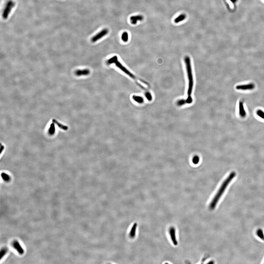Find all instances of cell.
<instances>
[{
	"label": "cell",
	"mask_w": 264,
	"mask_h": 264,
	"mask_svg": "<svg viewBox=\"0 0 264 264\" xmlns=\"http://www.w3.org/2000/svg\"><path fill=\"white\" fill-rule=\"evenodd\" d=\"M116 66H117L118 68H119L120 69L121 71H123V72L126 74L127 75H128V76L131 77L132 78L134 79V80H139L140 81L142 82V83H144L145 84H147L148 85V83L146 81H144L142 79H141L138 78H137L135 76H134L133 73H132L130 71H128L127 69L124 66L122 65V64L121 63H120L119 62V61H117L116 63H115Z\"/></svg>",
	"instance_id": "3957f363"
},
{
	"label": "cell",
	"mask_w": 264,
	"mask_h": 264,
	"mask_svg": "<svg viewBox=\"0 0 264 264\" xmlns=\"http://www.w3.org/2000/svg\"><path fill=\"white\" fill-rule=\"evenodd\" d=\"M239 114L240 116L242 118L245 117L246 116V113L244 107V103L240 101L239 104Z\"/></svg>",
	"instance_id": "8fae6325"
},
{
	"label": "cell",
	"mask_w": 264,
	"mask_h": 264,
	"mask_svg": "<svg viewBox=\"0 0 264 264\" xmlns=\"http://www.w3.org/2000/svg\"><path fill=\"white\" fill-rule=\"evenodd\" d=\"M136 83L137 84V85L140 87L141 88L142 90H144V93H145V96H146V98L148 99V100L149 101H151L152 99V96L151 94V93L146 89L145 87H144L143 86L140 84L139 83H138L137 81H136Z\"/></svg>",
	"instance_id": "30bf717a"
},
{
	"label": "cell",
	"mask_w": 264,
	"mask_h": 264,
	"mask_svg": "<svg viewBox=\"0 0 264 264\" xmlns=\"http://www.w3.org/2000/svg\"><path fill=\"white\" fill-rule=\"evenodd\" d=\"M236 176V172H232L230 173V174L229 175L227 178L224 180L210 203V205H209V208L210 209L212 210L215 209L218 201L224 193L227 186Z\"/></svg>",
	"instance_id": "6da1fadb"
},
{
	"label": "cell",
	"mask_w": 264,
	"mask_h": 264,
	"mask_svg": "<svg viewBox=\"0 0 264 264\" xmlns=\"http://www.w3.org/2000/svg\"><path fill=\"white\" fill-rule=\"evenodd\" d=\"M90 72L88 69H78L75 72V74L77 76H87L90 74Z\"/></svg>",
	"instance_id": "9c48e42d"
},
{
	"label": "cell",
	"mask_w": 264,
	"mask_h": 264,
	"mask_svg": "<svg viewBox=\"0 0 264 264\" xmlns=\"http://www.w3.org/2000/svg\"><path fill=\"white\" fill-rule=\"evenodd\" d=\"M109 30L108 28H104L102 29L101 31L99 32L97 34L92 37L91 41L93 43H95L102 38L105 36L108 33Z\"/></svg>",
	"instance_id": "277c9868"
},
{
	"label": "cell",
	"mask_w": 264,
	"mask_h": 264,
	"mask_svg": "<svg viewBox=\"0 0 264 264\" xmlns=\"http://www.w3.org/2000/svg\"><path fill=\"white\" fill-rule=\"evenodd\" d=\"M133 98L134 101L138 102V103L142 104L144 102V98L142 96H133Z\"/></svg>",
	"instance_id": "9a60e30c"
},
{
	"label": "cell",
	"mask_w": 264,
	"mask_h": 264,
	"mask_svg": "<svg viewBox=\"0 0 264 264\" xmlns=\"http://www.w3.org/2000/svg\"><path fill=\"white\" fill-rule=\"evenodd\" d=\"M4 149V146H3V145H2V146H1V147H0V154L2 153V152L3 151V149Z\"/></svg>",
	"instance_id": "cb8c5ba5"
},
{
	"label": "cell",
	"mask_w": 264,
	"mask_h": 264,
	"mask_svg": "<svg viewBox=\"0 0 264 264\" xmlns=\"http://www.w3.org/2000/svg\"><path fill=\"white\" fill-rule=\"evenodd\" d=\"M55 126H54V123H52L51 125L50 126V128L49 129V133L50 134L52 135L53 134L55 133Z\"/></svg>",
	"instance_id": "d6986e66"
},
{
	"label": "cell",
	"mask_w": 264,
	"mask_h": 264,
	"mask_svg": "<svg viewBox=\"0 0 264 264\" xmlns=\"http://www.w3.org/2000/svg\"><path fill=\"white\" fill-rule=\"evenodd\" d=\"M186 16L184 14H181L176 18L174 20V22L175 23H178L183 21L186 19Z\"/></svg>",
	"instance_id": "4fadbf2b"
},
{
	"label": "cell",
	"mask_w": 264,
	"mask_h": 264,
	"mask_svg": "<svg viewBox=\"0 0 264 264\" xmlns=\"http://www.w3.org/2000/svg\"><path fill=\"white\" fill-rule=\"evenodd\" d=\"M231 2H232L233 3L236 2L237 0H230Z\"/></svg>",
	"instance_id": "d4e9b609"
},
{
	"label": "cell",
	"mask_w": 264,
	"mask_h": 264,
	"mask_svg": "<svg viewBox=\"0 0 264 264\" xmlns=\"http://www.w3.org/2000/svg\"><path fill=\"white\" fill-rule=\"evenodd\" d=\"M117 61H118V57L117 56H114L108 60L106 63L108 65H110L114 63H115Z\"/></svg>",
	"instance_id": "2e32d148"
},
{
	"label": "cell",
	"mask_w": 264,
	"mask_h": 264,
	"mask_svg": "<svg viewBox=\"0 0 264 264\" xmlns=\"http://www.w3.org/2000/svg\"><path fill=\"white\" fill-rule=\"evenodd\" d=\"M15 3L13 1H9L7 3L6 7L4 10V13H3V16L4 18H7L8 15V13L9 14L10 11L11 10V9L14 6Z\"/></svg>",
	"instance_id": "8992f818"
},
{
	"label": "cell",
	"mask_w": 264,
	"mask_h": 264,
	"mask_svg": "<svg viewBox=\"0 0 264 264\" xmlns=\"http://www.w3.org/2000/svg\"><path fill=\"white\" fill-rule=\"evenodd\" d=\"M121 39L124 42H126L128 41V35L127 32H124L122 33Z\"/></svg>",
	"instance_id": "ac0fdd59"
},
{
	"label": "cell",
	"mask_w": 264,
	"mask_h": 264,
	"mask_svg": "<svg viewBox=\"0 0 264 264\" xmlns=\"http://www.w3.org/2000/svg\"><path fill=\"white\" fill-rule=\"evenodd\" d=\"M6 252H7V250H6V249H2L1 250L0 253V260H1L2 258L5 256V255L6 253Z\"/></svg>",
	"instance_id": "603a6c76"
},
{
	"label": "cell",
	"mask_w": 264,
	"mask_h": 264,
	"mask_svg": "<svg viewBox=\"0 0 264 264\" xmlns=\"http://www.w3.org/2000/svg\"><path fill=\"white\" fill-rule=\"evenodd\" d=\"M256 114L260 118L264 119V112L263 111L259 109L257 111Z\"/></svg>",
	"instance_id": "ffe728a7"
},
{
	"label": "cell",
	"mask_w": 264,
	"mask_h": 264,
	"mask_svg": "<svg viewBox=\"0 0 264 264\" xmlns=\"http://www.w3.org/2000/svg\"><path fill=\"white\" fill-rule=\"evenodd\" d=\"M169 233L171 237L172 241L175 245H176L178 244L176 237V232L175 229L174 227H172L169 228Z\"/></svg>",
	"instance_id": "52a82bcc"
},
{
	"label": "cell",
	"mask_w": 264,
	"mask_h": 264,
	"mask_svg": "<svg viewBox=\"0 0 264 264\" xmlns=\"http://www.w3.org/2000/svg\"><path fill=\"white\" fill-rule=\"evenodd\" d=\"M184 62L186 64V69L188 79V88L187 90V97L185 100L186 104H190L192 103L193 99L192 97V93L193 86V74L192 68L190 58L188 56H186L184 58Z\"/></svg>",
	"instance_id": "7a4b0ae2"
},
{
	"label": "cell",
	"mask_w": 264,
	"mask_h": 264,
	"mask_svg": "<svg viewBox=\"0 0 264 264\" xmlns=\"http://www.w3.org/2000/svg\"><path fill=\"white\" fill-rule=\"evenodd\" d=\"M52 121H53V123L56 124V125H57L59 128H60L64 130H66L68 129V127L66 126H64V125H63V124H61L60 123H59L56 120H55V119H53Z\"/></svg>",
	"instance_id": "5bb4252c"
},
{
	"label": "cell",
	"mask_w": 264,
	"mask_h": 264,
	"mask_svg": "<svg viewBox=\"0 0 264 264\" xmlns=\"http://www.w3.org/2000/svg\"><path fill=\"white\" fill-rule=\"evenodd\" d=\"M257 236L261 239L264 241V234L263 231L261 229H258L256 232Z\"/></svg>",
	"instance_id": "e0dca14e"
},
{
	"label": "cell",
	"mask_w": 264,
	"mask_h": 264,
	"mask_svg": "<svg viewBox=\"0 0 264 264\" xmlns=\"http://www.w3.org/2000/svg\"><path fill=\"white\" fill-rule=\"evenodd\" d=\"M199 158L198 156H195L193 157L192 159V161L194 164H197L199 163Z\"/></svg>",
	"instance_id": "7402d4cb"
},
{
	"label": "cell",
	"mask_w": 264,
	"mask_h": 264,
	"mask_svg": "<svg viewBox=\"0 0 264 264\" xmlns=\"http://www.w3.org/2000/svg\"><path fill=\"white\" fill-rule=\"evenodd\" d=\"M1 176H2V178H3V180H5V181H8L10 180V177L7 174H5V173H2L1 174Z\"/></svg>",
	"instance_id": "44dd1931"
},
{
	"label": "cell",
	"mask_w": 264,
	"mask_h": 264,
	"mask_svg": "<svg viewBox=\"0 0 264 264\" xmlns=\"http://www.w3.org/2000/svg\"><path fill=\"white\" fill-rule=\"evenodd\" d=\"M255 85L254 83H249L244 85H238L236 87V88L240 90H251L254 89Z\"/></svg>",
	"instance_id": "5b68a950"
},
{
	"label": "cell",
	"mask_w": 264,
	"mask_h": 264,
	"mask_svg": "<svg viewBox=\"0 0 264 264\" xmlns=\"http://www.w3.org/2000/svg\"><path fill=\"white\" fill-rule=\"evenodd\" d=\"M143 16L141 15L134 16L130 17V20L131 24L133 25H136L138 21H142L144 20Z\"/></svg>",
	"instance_id": "ba28073f"
},
{
	"label": "cell",
	"mask_w": 264,
	"mask_h": 264,
	"mask_svg": "<svg viewBox=\"0 0 264 264\" xmlns=\"http://www.w3.org/2000/svg\"><path fill=\"white\" fill-rule=\"evenodd\" d=\"M13 246L14 248L16 249L19 254H23L24 251L18 242L17 241H14L13 243Z\"/></svg>",
	"instance_id": "7c38bea8"
}]
</instances>
